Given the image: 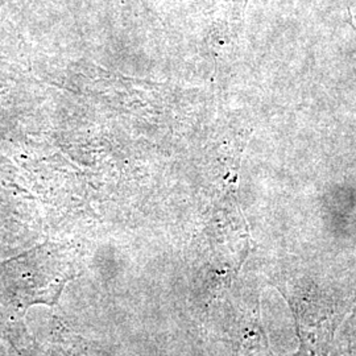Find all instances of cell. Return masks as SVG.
Listing matches in <instances>:
<instances>
[{
    "label": "cell",
    "instance_id": "1",
    "mask_svg": "<svg viewBox=\"0 0 356 356\" xmlns=\"http://www.w3.org/2000/svg\"><path fill=\"white\" fill-rule=\"evenodd\" d=\"M270 284L291 309L298 356H330L337 332L356 301V282L304 266H282Z\"/></svg>",
    "mask_w": 356,
    "mask_h": 356
},
{
    "label": "cell",
    "instance_id": "2",
    "mask_svg": "<svg viewBox=\"0 0 356 356\" xmlns=\"http://www.w3.org/2000/svg\"><path fill=\"white\" fill-rule=\"evenodd\" d=\"M330 356H356V301L337 332Z\"/></svg>",
    "mask_w": 356,
    "mask_h": 356
},
{
    "label": "cell",
    "instance_id": "3",
    "mask_svg": "<svg viewBox=\"0 0 356 356\" xmlns=\"http://www.w3.org/2000/svg\"><path fill=\"white\" fill-rule=\"evenodd\" d=\"M239 346L241 348L238 356H275L259 321L245 330Z\"/></svg>",
    "mask_w": 356,
    "mask_h": 356
}]
</instances>
